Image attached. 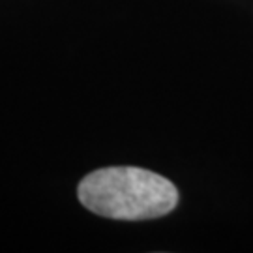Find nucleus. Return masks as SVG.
<instances>
[{
	"mask_svg": "<svg viewBox=\"0 0 253 253\" xmlns=\"http://www.w3.org/2000/svg\"><path fill=\"white\" fill-rule=\"evenodd\" d=\"M77 197L94 214L124 221L162 217L178 205V190L171 180L139 167L90 172L79 182Z\"/></svg>",
	"mask_w": 253,
	"mask_h": 253,
	"instance_id": "f257e3e1",
	"label": "nucleus"
}]
</instances>
